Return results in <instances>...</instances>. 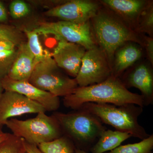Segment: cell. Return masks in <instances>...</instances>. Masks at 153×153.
I'll list each match as a JSON object with an SVG mask.
<instances>
[{
  "label": "cell",
  "mask_w": 153,
  "mask_h": 153,
  "mask_svg": "<svg viewBox=\"0 0 153 153\" xmlns=\"http://www.w3.org/2000/svg\"><path fill=\"white\" fill-rule=\"evenodd\" d=\"M63 101L66 107L74 110L88 102L144 106L142 96L130 91L120 77L112 75L98 84L77 87L73 93L64 97Z\"/></svg>",
  "instance_id": "6da1fadb"
},
{
  "label": "cell",
  "mask_w": 153,
  "mask_h": 153,
  "mask_svg": "<svg viewBox=\"0 0 153 153\" xmlns=\"http://www.w3.org/2000/svg\"><path fill=\"white\" fill-rule=\"evenodd\" d=\"M106 9H100L90 23L97 43L104 51L112 67L115 52L122 45L129 42L141 46L143 44L137 33Z\"/></svg>",
  "instance_id": "7a4b0ae2"
},
{
  "label": "cell",
  "mask_w": 153,
  "mask_h": 153,
  "mask_svg": "<svg viewBox=\"0 0 153 153\" xmlns=\"http://www.w3.org/2000/svg\"><path fill=\"white\" fill-rule=\"evenodd\" d=\"M74 112H55L63 135L72 141L76 149L88 153L106 127L95 115L82 108Z\"/></svg>",
  "instance_id": "3957f363"
},
{
  "label": "cell",
  "mask_w": 153,
  "mask_h": 153,
  "mask_svg": "<svg viewBox=\"0 0 153 153\" xmlns=\"http://www.w3.org/2000/svg\"><path fill=\"white\" fill-rule=\"evenodd\" d=\"M79 108L95 115L102 123L111 126L118 131L128 133L131 137L143 140L150 136L138 121L143 112V107L139 105L88 102Z\"/></svg>",
  "instance_id": "277c9868"
},
{
  "label": "cell",
  "mask_w": 153,
  "mask_h": 153,
  "mask_svg": "<svg viewBox=\"0 0 153 153\" xmlns=\"http://www.w3.org/2000/svg\"><path fill=\"white\" fill-rule=\"evenodd\" d=\"M5 126L14 135L36 146L63 136L57 120L52 115H47L46 112L38 113L36 117L26 120L13 118L7 121Z\"/></svg>",
  "instance_id": "5b68a950"
},
{
  "label": "cell",
  "mask_w": 153,
  "mask_h": 153,
  "mask_svg": "<svg viewBox=\"0 0 153 153\" xmlns=\"http://www.w3.org/2000/svg\"><path fill=\"white\" fill-rule=\"evenodd\" d=\"M29 82L58 97L70 95L78 87L75 78L61 72L50 53L36 64Z\"/></svg>",
  "instance_id": "8992f818"
},
{
  "label": "cell",
  "mask_w": 153,
  "mask_h": 153,
  "mask_svg": "<svg viewBox=\"0 0 153 153\" xmlns=\"http://www.w3.org/2000/svg\"><path fill=\"white\" fill-rule=\"evenodd\" d=\"M35 30L38 33L54 35L59 41L63 40L79 44L86 50L98 46L90 21L81 24L63 21L42 22Z\"/></svg>",
  "instance_id": "52a82bcc"
},
{
  "label": "cell",
  "mask_w": 153,
  "mask_h": 153,
  "mask_svg": "<svg viewBox=\"0 0 153 153\" xmlns=\"http://www.w3.org/2000/svg\"><path fill=\"white\" fill-rule=\"evenodd\" d=\"M112 75V68L106 55L98 46L86 50L75 79L78 87L103 82Z\"/></svg>",
  "instance_id": "ba28073f"
},
{
  "label": "cell",
  "mask_w": 153,
  "mask_h": 153,
  "mask_svg": "<svg viewBox=\"0 0 153 153\" xmlns=\"http://www.w3.org/2000/svg\"><path fill=\"white\" fill-rule=\"evenodd\" d=\"M100 8L99 3L90 0L66 1L63 4L44 13L48 17H55L61 21L84 24L90 22Z\"/></svg>",
  "instance_id": "9c48e42d"
},
{
  "label": "cell",
  "mask_w": 153,
  "mask_h": 153,
  "mask_svg": "<svg viewBox=\"0 0 153 153\" xmlns=\"http://www.w3.org/2000/svg\"><path fill=\"white\" fill-rule=\"evenodd\" d=\"M46 112L40 104L15 91H4L0 95V128L14 117Z\"/></svg>",
  "instance_id": "30bf717a"
},
{
  "label": "cell",
  "mask_w": 153,
  "mask_h": 153,
  "mask_svg": "<svg viewBox=\"0 0 153 153\" xmlns=\"http://www.w3.org/2000/svg\"><path fill=\"white\" fill-rule=\"evenodd\" d=\"M1 82L4 91L21 94L40 104L46 111H55L60 107L59 97L39 89L29 81H17L7 76Z\"/></svg>",
  "instance_id": "8fae6325"
},
{
  "label": "cell",
  "mask_w": 153,
  "mask_h": 153,
  "mask_svg": "<svg viewBox=\"0 0 153 153\" xmlns=\"http://www.w3.org/2000/svg\"><path fill=\"white\" fill-rule=\"evenodd\" d=\"M86 49L79 44L60 40L52 54L57 66L75 78Z\"/></svg>",
  "instance_id": "7c38bea8"
},
{
  "label": "cell",
  "mask_w": 153,
  "mask_h": 153,
  "mask_svg": "<svg viewBox=\"0 0 153 153\" xmlns=\"http://www.w3.org/2000/svg\"><path fill=\"white\" fill-rule=\"evenodd\" d=\"M121 80L127 88H136L141 91L144 106L153 104V74L152 69L147 65L140 64L124 75Z\"/></svg>",
  "instance_id": "4fadbf2b"
},
{
  "label": "cell",
  "mask_w": 153,
  "mask_h": 153,
  "mask_svg": "<svg viewBox=\"0 0 153 153\" xmlns=\"http://www.w3.org/2000/svg\"><path fill=\"white\" fill-rule=\"evenodd\" d=\"M149 1L144 0H102L100 3L134 30Z\"/></svg>",
  "instance_id": "5bb4252c"
},
{
  "label": "cell",
  "mask_w": 153,
  "mask_h": 153,
  "mask_svg": "<svg viewBox=\"0 0 153 153\" xmlns=\"http://www.w3.org/2000/svg\"><path fill=\"white\" fill-rule=\"evenodd\" d=\"M37 63L27 42L24 41L18 46L16 56L7 76L17 81H29Z\"/></svg>",
  "instance_id": "9a60e30c"
},
{
  "label": "cell",
  "mask_w": 153,
  "mask_h": 153,
  "mask_svg": "<svg viewBox=\"0 0 153 153\" xmlns=\"http://www.w3.org/2000/svg\"><path fill=\"white\" fill-rule=\"evenodd\" d=\"M138 44L134 42L126 43L116 51L112 64V75L120 77L126 69L139 60L143 55Z\"/></svg>",
  "instance_id": "2e32d148"
},
{
  "label": "cell",
  "mask_w": 153,
  "mask_h": 153,
  "mask_svg": "<svg viewBox=\"0 0 153 153\" xmlns=\"http://www.w3.org/2000/svg\"><path fill=\"white\" fill-rule=\"evenodd\" d=\"M131 136L127 133L106 129L91 149V153H105L112 151Z\"/></svg>",
  "instance_id": "e0dca14e"
},
{
  "label": "cell",
  "mask_w": 153,
  "mask_h": 153,
  "mask_svg": "<svg viewBox=\"0 0 153 153\" xmlns=\"http://www.w3.org/2000/svg\"><path fill=\"white\" fill-rule=\"evenodd\" d=\"M37 146L44 153H74L76 148L72 141L63 135Z\"/></svg>",
  "instance_id": "ac0fdd59"
},
{
  "label": "cell",
  "mask_w": 153,
  "mask_h": 153,
  "mask_svg": "<svg viewBox=\"0 0 153 153\" xmlns=\"http://www.w3.org/2000/svg\"><path fill=\"white\" fill-rule=\"evenodd\" d=\"M153 149V135L139 143L120 146L114 149L105 153H152Z\"/></svg>",
  "instance_id": "d6986e66"
},
{
  "label": "cell",
  "mask_w": 153,
  "mask_h": 153,
  "mask_svg": "<svg viewBox=\"0 0 153 153\" xmlns=\"http://www.w3.org/2000/svg\"><path fill=\"white\" fill-rule=\"evenodd\" d=\"M137 33H146L151 37L153 34V2L149 1L140 16L137 25L134 30Z\"/></svg>",
  "instance_id": "ffe728a7"
},
{
  "label": "cell",
  "mask_w": 153,
  "mask_h": 153,
  "mask_svg": "<svg viewBox=\"0 0 153 153\" xmlns=\"http://www.w3.org/2000/svg\"><path fill=\"white\" fill-rule=\"evenodd\" d=\"M25 32L28 39L27 44L28 48L38 63L45 58L49 53L48 52L45 53L40 42L38 33L36 30H25Z\"/></svg>",
  "instance_id": "44dd1931"
},
{
  "label": "cell",
  "mask_w": 153,
  "mask_h": 153,
  "mask_svg": "<svg viewBox=\"0 0 153 153\" xmlns=\"http://www.w3.org/2000/svg\"><path fill=\"white\" fill-rule=\"evenodd\" d=\"M17 48L0 52V82L8 75L16 56Z\"/></svg>",
  "instance_id": "7402d4cb"
},
{
  "label": "cell",
  "mask_w": 153,
  "mask_h": 153,
  "mask_svg": "<svg viewBox=\"0 0 153 153\" xmlns=\"http://www.w3.org/2000/svg\"><path fill=\"white\" fill-rule=\"evenodd\" d=\"M24 140L9 134L5 140L0 143V153H20L24 149Z\"/></svg>",
  "instance_id": "603a6c76"
},
{
  "label": "cell",
  "mask_w": 153,
  "mask_h": 153,
  "mask_svg": "<svg viewBox=\"0 0 153 153\" xmlns=\"http://www.w3.org/2000/svg\"><path fill=\"white\" fill-rule=\"evenodd\" d=\"M24 36L16 28L0 23V40L10 41L17 46L24 42Z\"/></svg>",
  "instance_id": "cb8c5ba5"
},
{
  "label": "cell",
  "mask_w": 153,
  "mask_h": 153,
  "mask_svg": "<svg viewBox=\"0 0 153 153\" xmlns=\"http://www.w3.org/2000/svg\"><path fill=\"white\" fill-rule=\"evenodd\" d=\"M10 14L14 19H19L27 16L30 9L27 4L21 0H15L10 5Z\"/></svg>",
  "instance_id": "d4e9b609"
},
{
  "label": "cell",
  "mask_w": 153,
  "mask_h": 153,
  "mask_svg": "<svg viewBox=\"0 0 153 153\" xmlns=\"http://www.w3.org/2000/svg\"><path fill=\"white\" fill-rule=\"evenodd\" d=\"M143 44L146 49L148 60L151 64H153V39L149 36H144L143 39Z\"/></svg>",
  "instance_id": "484cf974"
},
{
  "label": "cell",
  "mask_w": 153,
  "mask_h": 153,
  "mask_svg": "<svg viewBox=\"0 0 153 153\" xmlns=\"http://www.w3.org/2000/svg\"><path fill=\"white\" fill-rule=\"evenodd\" d=\"M18 47L10 41L0 40V52L13 50Z\"/></svg>",
  "instance_id": "4316f807"
},
{
  "label": "cell",
  "mask_w": 153,
  "mask_h": 153,
  "mask_svg": "<svg viewBox=\"0 0 153 153\" xmlns=\"http://www.w3.org/2000/svg\"><path fill=\"white\" fill-rule=\"evenodd\" d=\"M23 143L25 151L28 153H44L39 149L37 146L28 143L24 140Z\"/></svg>",
  "instance_id": "83f0119b"
},
{
  "label": "cell",
  "mask_w": 153,
  "mask_h": 153,
  "mask_svg": "<svg viewBox=\"0 0 153 153\" xmlns=\"http://www.w3.org/2000/svg\"><path fill=\"white\" fill-rule=\"evenodd\" d=\"M7 20V14L5 7L0 1V22H4Z\"/></svg>",
  "instance_id": "f1b7e54d"
},
{
  "label": "cell",
  "mask_w": 153,
  "mask_h": 153,
  "mask_svg": "<svg viewBox=\"0 0 153 153\" xmlns=\"http://www.w3.org/2000/svg\"><path fill=\"white\" fill-rule=\"evenodd\" d=\"M9 134L4 132L1 128H0V143L7 139L9 136Z\"/></svg>",
  "instance_id": "f546056e"
},
{
  "label": "cell",
  "mask_w": 153,
  "mask_h": 153,
  "mask_svg": "<svg viewBox=\"0 0 153 153\" xmlns=\"http://www.w3.org/2000/svg\"><path fill=\"white\" fill-rule=\"evenodd\" d=\"M74 153H88L85 152V151L79 149L75 148Z\"/></svg>",
  "instance_id": "4dcf8cb0"
},
{
  "label": "cell",
  "mask_w": 153,
  "mask_h": 153,
  "mask_svg": "<svg viewBox=\"0 0 153 153\" xmlns=\"http://www.w3.org/2000/svg\"><path fill=\"white\" fill-rule=\"evenodd\" d=\"M4 91V88H3L1 82H0V95L3 93Z\"/></svg>",
  "instance_id": "1f68e13d"
},
{
  "label": "cell",
  "mask_w": 153,
  "mask_h": 153,
  "mask_svg": "<svg viewBox=\"0 0 153 153\" xmlns=\"http://www.w3.org/2000/svg\"><path fill=\"white\" fill-rule=\"evenodd\" d=\"M20 153H28L27 152H26V151H25V148H24V149L22 150V151H21V152H20Z\"/></svg>",
  "instance_id": "d6a6232c"
}]
</instances>
